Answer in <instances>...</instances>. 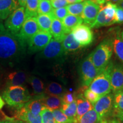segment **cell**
<instances>
[{"label": "cell", "mask_w": 123, "mask_h": 123, "mask_svg": "<svg viewBox=\"0 0 123 123\" xmlns=\"http://www.w3.org/2000/svg\"><path fill=\"white\" fill-rule=\"evenodd\" d=\"M88 1V0H81V1Z\"/></svg>", "instance_id": "9f6ffc18"}, {"label": "cell", "mask_w": 123, "mask_h": 123, "mask_svg": "<svg viewBox=\"0 0 123 123\" xmlns=\"http://www.w3.org/2000/svg\"></svg>", "instance_id": "91938a15"}, {"label": "cell", "mask_w": 123, "mask_h": 123, "mask_svg": "<svg viewBox=\"0 0 123 123\" xmlns=\"http://www.w3.org/2000/svg\"><path fill=\"white\" fill-rule=\"evenodd\" d=\"M111 91L113 94L123 90V65L116 64L112 67L111 73Z\"/></svg>", "instance_id": "4fadbf2b"}, {"label": "cell", "mask_w": 123, "mask_h": 123, "mask_svg": "<svg viewBox=\"0 0 123 123\" xmlns=\"http://www.w3.org/2000/svg\"><path fill=\"white\" fill-rule=\"evenodd\" d=\"M29 81L33 88L34 98H40L44 95V87L43 81L37 77L32 76L29 78Z\"/></svg>", "instance_id": "603a6c76"}, {"label": "cell", "mask_w": 123, "mask_h": 123, "mask_svg": "<svg viewBox=\"0 0 123 123\" xmlns=\"http://www.w3.org/2000/svg\"><path fill=\"white\" fill-rule=\"evenodd\" d=\"M54 117L56 121V123H74L73 120L69 119L64 114L63 112L60 109L52 110Z\"/></svg>", "instance_id": "e575fe53"}, {"label": "cell", "mask_w": 123, "mask_h": 123, "mask_svg": "<svg viewBox=\"0 0 123 123\" xmlns=\"http://www.w3.org/2000/svg\"><path fill=\"white\" fill-rule=\"evenodd\" d=\"M65 90L61 84L56 82L49 83L44 89V94L62 97L65 93Z\"/></svg>", "instance_id": "d4e9b609"}, {"label": "cell", "mask_w": 123, "mask_h": 123, "mask_svg": "<svg viewBox=\"0 0 123 123\" xmlns=\"http://www.w3.org/2000/svg\"><path fill=\"white\" fill-rule=\"evenodd\" d=\"M112 41V47L116 56L123 63V41L119 32H117Z\"/></svg>", "instance_id": "4316f807"}, {"label": "cell", "mask_w": 123, "mask_h": 123, "mask_svg": "<svg viewBox=\"0 0 123 123\" xmlns=\"http://www.w3.org/2000/svg\"><path fill=\"white\" fill-rule=\"evenodd\" d=\"M117 5L119 6L120 7H121V8L123 9V1H121V2L119 3V4H118Z\"/></svg>", "instance_id": "f5cc1de1"}, {"label": "cell", "mask_w": 123, "mask_h": 123, "mask_svg": "<svg viewBox=\"0 0 123 123\" xmlns=\"http://www.w3.org/2000/svg\"><path fill=\"white\" fill-rule=\"evenodd\" d=\"M17 0H0V19H6L18 8Z\"/></svg>", "instance_id": "9a60e30c"}, {"label": "cell", "mask_w": 123, "mask_h": 123, "mask_svg": "<svg viewBox=\"0 0 123 123\" xmlns=\"http://www.w3.org/2000/svg\"><path fill=\"white\" fill-rule=\"evenodd\" d=\"M63 104H68L76 100V96L74 93L70 92H67L64 93L62 96Z\"/></svg>", "instance_id": "f35d334b"}, {"label": "cell", "mask_w": 123, "mask_h": 123, "mask_svg": "<svg viewBox=\"0 0 123 123\" xmlns=\"http://www.w3.org/2000/svg\"><path fill=\"white\" fill-rule=\"evenodd\" d=\"M102 6L106 17L115 21V14H116V9L117 6V4L111 2H108L105 5H103Z\"/></svg>", "instance_id": "d6a6232c"}, {"label": "cell", "mask_w": 123, "mask_h": 123, "mask_svg": "<svg viewBox=\"0 0 123 123\" xmlns=\"http://www.w3.org/2000/svg\"><path fill=\"white\" fill-rule=\"evenodd\" d=\"M5 29V26L2 24V20L0 19V33H1V32H2V31H4Z\"/></svg>", "instance_id": "c3c4849f"}, {"label": "cell", "mask_w": 123, "mask_h": 123, "mask_svg": "<svg viewBox=\"0 0 123 123\" xmlns=\"http://www.w3.org/2000/svg\"><path fill=\"white\" fill-rule=\"evenodd\" d=\"M66 53L62 42L51 39L43 50L37 55L36 59L38 62L61 61L64 58Z\"/></svg>", "instance_id": "5b68a950"}, {"label": "cell", "mask_w": 123, "mask_h": 123, "mask_svg": "<svg viewBox=\"0 0 123 123\" xmlns=\"http://www.w3.org/2000/svg\"><path fill=\"white\" fill-rule=\"evenodd\" d=\"M52 19L53 17L51 14H38L37 20L39 30L50 32Z\"/></svg>", "instance_id": "484cf974"}, {"label": "cell", "mask_w": 123, "mask_h": 123, "mask_svg": "<svg viewBox=\"0 0 123 123\" xmlns=\"http://www.w3.org/2000/svg\"><path fill=\"white\" fill-rule=\"evenodd\" d=\"M13 123H27L25 121H24L22 120H15L13 119Z\"/></svg>", "instance_id": "816d5d0a"}, {"label": "cell", "mask_w": 123, "mask_h": 123, "mask_svg": "<svg viewBox=\"0 0 123 123\" xmlns=\"http://www.w3.org/2000/svg\"><path fill=\"white\" fill-rule=\"evenodd\" d=\"M27 43L5 29L0 33V65L13 67L25 58Z\"/></svg>", "instance_id": "6da1fadb"}, {"label": "cell", "mask_w": 123, "mask_h": 123, "mask_svg": "<svg viewBox=\"0 0 123 123\" xmlns=\"http://www.w3.org/2000/svg\"><path fill=\"white\" fill-rule=\"evenodd\" d=\"M37 98L40 99L44 107L51 111L60 109L63 104L62 99L61 96L44 94L43 96Z\"/></svg>", "instance_id": "2e32d148"}, {"label": "cell", "mask_w": 123, "mask_h": 123, "mask_svg": "<svg viewBox=\"0 0 123 123\" xmlns=\"http://www.w3.org/2000/svg\"><path fill=\"white\" fill-rule=\"evenodd\" d=\"M39 31L37 18L30 17L26 19L18 35L21 39L27 43L29 40Z\"/></svg>", "instance_id": "8fae6325"}, {"label": "cell", "mask_w": 123, "mask_h": 123, "mask_svg": "<svg viewBox=\"0 0 123 123\" xmlns=\"http://www.w3.org/2000/svg\"><path fill=\"white\" fill-rule=\"evenodd\" d=\"M2 98L9 105L17 109L31 99L28 90L22 86L7 87L3 93Z\"/></svg>", "instance_id": "3957f363"}, {"label": "cell", "mask_w": 123, "mask_h": 123, "mask_svg": "<svg viewBox=\"0 0 123 123\" xmlns=\"http://www.w3.org/2000/svg\"><path fill=\"white\" fill-rule=\"evenodd\" d=\"M44 1H46V0H44Z\"/></svg>", "instance_id": "680465c9"}, {"label": "cell", "mask_w": 123, "mask_h": 123, "mask_svg": "<svg viewBox=\"0 0 123 123\" xmlns=\"http://www.w3.org/2000/svg\"><path fill=\"white\" fill-rule=\"evenodd\" d=\"M83 22L80 17L71 14H67L62 21L66 34L71 33L75 27Z\"/></svg>", "instance_id": "d6986e66"}, {"label": "cell", "mask_w": 123, "mask_h": 123, "mask_svg": "<svg viewBox=\"0 0 123 123\" xmlns=\"http://www.w3.org/2000/svg\"><path fill=\"white\" fill-rule=\"evenodd\" d=\"M79 74L81 83L84 87H89L92 80L99 74L92 63L91 54L84 58L80 64Z\"/></svg>", "instance_id": "52a82bcc"}, {"label": "cell", "mask_w": 123, "mask_h": 123, "mask_svg": "<svg viewBox=\"0 0 123 123\" xmlns=\"http://www.w3.org/2000/svg\"><path fill=\"white\" fill-rule=\"evenodd\" d=\"M121 1H123V0H106V1H108V2H111L112 3H114V4L116 3L117 5L119 4Z\"/></svg>", "instance_id": "681fc988"}, {"label": "cell", "mask_w": 123, "mask_h": 123, "mask_svg": "<svg viewBox=\"0 0 123 123\" xmlns=\"http://www.w3.org/2000/svg\"><path fill=\"white\" fill-rule=\"evenodd\" d=\"M99 123H116L115 122L114 120H108V119H105V120H103L100 121Z\"/></svg>", "instance_id": "bcb514c9"}, {"label": "cell", "mask_w": 123, "mask_h": 123, "mask_svg": "<svg viewBox=\"0 0 123 123\" xmlns=\"http://www.w3.org/2000/svg\"><path fill=\"white\" fill-rule=\"evenodd\" d=\"M90 1L100 6L104 5L106 2V0H90Z\"/></svg>", "instance_id": "7bdbcfd3"}, {"label": "cell", "mask_w": 123, "mask_h": 123, "mask_svg": "<svg viewBox=\"0 0 123 123\" xmlns=\"http://www.w3.org/2000/svg\"><path fill=\"white\" fill-rule=\"evenodd\" d=\"M98 114L95 111L92 110L81 116L76 123H99Z\"/></svg>", "instance_id": "f546056e"}, {"label": "cell", "mask_w": 123, "mask_h": 123, "mask_svg": "<svg viewBox=\"0 0 123 123\" xmlns=\"http://www.w3.org/2000/svg\"><path fill=\"white\" fill-rule=\"evenodd\" d=\"M50 2L52 7H53L54 9L64 7L66 6L68 4L67 0H51Z\"/></svg>", "instance_id": "60d3db41"}, {"label": "cell", "mask_w": 123, "mask_h": 123, "mask_svg": "<svg viewBox=\"0 0 123 123\" xmlns=\"http://www.w3.org/2000/svg\"><path fill=\"white\" fill-rule=\"evenodd\" d=\"M15 119L25 121L27 123H42L41 115L35 116L27 111L24 107L17 109Z\"/></svg>", "instance_id": "ac0fdd59"}, {"label": "cell", "mask_w": 123, "mask_h": 123, "mask_svg": "<svg viewBox=\"0 0 123 123\" xmlns=\"http://www.w3.org/2000/svg\"><path fill=\"white\" fill-rule=\"evenodd\" d=\"M115 24H123V9L117 5L115 17Z\"/></svg>", "instance_id": "ab89813d"}, {"label": "cell", "mask_w": 123, "mask_h": 123, "mask_svg": "<svg viewBox=\"0 0 123 123\" xmlns=\"http://www.w3.org/2000/svg\"><path fill=\"white\" fill-rule=\"evenodd\" d=\"M50 33L54 39L62 42L66 34L62 23L59 19L53 18L50 28Z\"/></svg>", "instance_id": "ffe728a7"}, {"label": "cell", "mask_w": 123, "mask_h": 123, "mask_svg": "<svg viewBox=\"0 0 123 123\" xmlns=\"http://www.w3.org/2000/svg\"><path fill=\"white\" fill-rule=\"evenodd\" d=\"M76 102L77 108L75 123L81 116L93 109V105L84 98L82 93H79L76 96Z\"/></svg>", "instance_id": "5bb4252c"}, {"label": "cell", "mask_w": 123, "mask_h": 123, "mask_svg": "<svg viewBox=\"0 0 123 123\" xmlns=\"http://www.w3.org/2000/svg\"><path fill=\"white\" fill-rule=\"evenodd\" d=\"M74 38L81 47L90 45L93 41V34L90 26L86 25H80L72 31Z\"/></svg>", "instance_id": "30bf717a"}, {"label": "cell", "mask_w": 123, "mask_h": 123, "mask_svg": "<svg viewBox=\"0 0 123 123\" xmlns=\"http://www.w3.org/2000/svg\"><path fill=\"white\" fill-rule=\"evenodd\" d=\"M51 39L52 35L50 32L39 30L27 42V52L29 54H33L41 51Z\"/></svg>", "instance_id": "ba28073f"}, {"label": "cell", "mask_w": 123, "mask_h": 123, "mask_svg": "<svg viewBox=\"0 0 123 123\" xmlns=\"http://www.w3.org/2000/svg\"><path fill=\"white\" fill-rule=\"evenodd\" d=\"M42 123H56L54 117L53 112L47 108L44 107L41 113Z\"/></svg>", "instance_id": "d590c367"}, {"label": "cell", "mask_w": 123, "mask_h": 123, "mask_svg": "<svg viewBox=\"0 0 123 123\" xmlns=\"http://www.w3.org/2000/svg\"><path fill=\"white\" fill-rule=\"evenodd\" d=\"M112 116L115 119H117L120 121H123V111L119 112H117L116 113H114V114L112 115Z\"/></svg>", "instance_id": "b9f144b4"}, {"label": "cell", "mask_w": 123, "mask_h": 123, "mask_svg": "<svg viewBox=\"0 0 123 123\" xmlns=\"http://www.w3.org/2000/svg\"><path fill=\"white\" fill-rule=\"evenodd\" d=\"M115 24L113 20L108 19L104 14L102 5L100 6V10L97 15L96 21L92 26V28H99L103 26H108Z\"/></svg>", "instance_id": "cb8c5ba5"}, {"label": "cell", "mask_w": 123, "mask_h": 123, "mask_svg": "<svg viewBox=\"0 0 123 123\" xmlns=\"http://www.w3.org/2000/svg\"><path fill=\"white\" fill-rule=\"evenodd\" d=\"M25 20V10L24 7H20L17 9L7 18L4 26L9 31L14 34H17Z\"/></svg>", "instance_id": "9c48e42d"}, {"label": "cell", "mask_w": 123, "mask_h": 123, "mask_svg": "<svg viewBox=\"0 0 123 123\" xmlns=\"http://www.w3.org/2000/svg\"><path fill=\"white\" fill-rule=\"evenodd\" d=\"M113 94L110 93L101 96L93 105V110L98 114L100 121L107 119L112 115Z\"/></svg>", "instance_id": "8992f818"}, {"label": "cell", "mask_w": 123, "mask_h": 123, "mask_svg": "<svg viewBox=\"0 0 123 123\" xmlns=\"http://www.w3.org/2000/svg\"><path fill=\"white\" fill-rule=\"evenodd\" d=\"M26 110L35 116L41 115V112L45 107L39 99L34 98L31 99L23 106Z\"/></svg>", "instance_id": "44dd1931"}, {"label": "cell", "mask_w": 123, "mask_h": 123, "mask_svg": "<svg viewBox=\"0 0 123 123\" xmlns=\"http://www.w3.org/2000/svg\"><path fill=\"white\" fill-rule=\"evenodd\" d=\"M27 80V75L22 71H14L9 74L6 79L7 87L22 86Z\"/></svg>", "instance_id": "e0dca14e"}, {"label": "cell", "mask_w": 123, "mask_h": 123, "mask_svg": "<svg viewBox=\"0 0 123 123\" xmlns=\"http://www.w3.org/2000/svg\"><path fill=\"white\" fill-rule=\"evenodd\" d=\"M114 120L115 122L116 123H123V121H120V120H118L117 119H113Z\"/></svg>", "instance_id": "db71d44e"}, {"label": "cell", "mask_w": 123, "mask_h": 123, "mask_svg": "<svg viewBox=\"0 0 123 123\" xmlns=\"http://www.w3.org/2000/svg\"><path fill=\"white\" fill-rule=\"evenodd\" d=\"M39 0H27L25 10L26 19L30 17H35L38 15V9Z\"/></svg>", "instance_id": "83f0119b"}, {"label": "cell", "mask_w": 123, "mask_h": 123, "mask_svg": "<svg viewBox=\"0 0 123 123\" xmlns=\"http://www.w3.org/2000/svg\"><path fill=\"white\" fill-rule=\"evenodd\" d=\"M67 2L68 4H75V3H78V2H81V0H67Z\"/></svg>", "instance_id": "7dc6e473"}, {"label": "cell", "mask_w": 123, "mask_h": 123, "mask_svg": "<svg viewBox=\"0 0 123 123\" xmlns=\"http://www.w3.org/2000/svg\"><path fill=\"white\" fill-rule=\"evenodd\" d=\"M120 37H121V39H122L123 41V31L120 33Z\"/></svg>", "instance_id": "11a10c76"}, {"label": "cell", "mask_w": 123, "mask_h": 123, "mask_svg": "<svg viewBox=\"0 0 123 123\" xmlns=\"http://www.w3.org/2000/svg\"><path fill=\"white\" fill-rule=\"evenodd\" d=\"M113 53L112 39H105L101 42L91 54V59L95 67L100 74L105 70Z\"/></svg>", "instance_id": "7a4b0ae2"}, {"label": "cell", "mask_w": 123, "mask_h": 123, "mask_svg": "<svg viewBox=\"0 0 123 123\" xmlns=\"http://www.w3.org/2000/svg\"><path fill=\"white\" fill-rule=\"evenodd\" d=\"M5 104V102L3 100V99H2L1 96H0V110L3 107V106Z\"/></svg>", "instance_id": "f907efd6"}, {"label": "cell", "mask_w": 123, "mask_h": 123, "mask_svg": "<svg viewBox=\"0 0 123 123\" xmlns=\"http://www.w3.org/2000/svg\"><path fill=\"white\" fill-rule=\"evenodd\" d=\"M113 64L110 63L103 71L99 74L89 86V89L100 97L111 92V73Z\"/></svg>", "instance_id": "277c9868"}, {"label": "cell", "mask_w": 123, "mask_h": 123, "mask_svg": "<svg viewBox=\"0 0 123 123\" xmlns=\"http://www.w3.org/2000/svg\"><path fill=\"white\" fill-rule=\"evenodd\" d=\"M53 10V7L50 1L39 0L38 9V14H51Z\"/></svg>", "instance_id": "836d02e7"}, {"label": "cell", "mask_w": 123, "mask_h": 123, "mask_svg": "<svg viewBox=\"0 0 123 123\" xmlns=\"http://www.w3.org/2000/svg\"><path fill=\"white\" fill-rule=\"evenodd\" d=\"M17 1L19 5L21 6V7H24L25 6H26L27 0H17Z\"/></svg>", "instance_id": "f6af8a7d"}, {"label": "cell", "mask_w": 123, "mask_h": 123, "mask_svg": "<svg viewBox=\"0 0 123 123\" xmlns=\"http://www.w3.org/2000/svg\"><path fill=\"white\" fill-rule=\"evenodd\" d=\"M76 102L75 100L68 104H62L61 110L66 116L68 117L69 119L73 120L74 122H75L76 116Z\"/></svg>", "instance_id": "f1b7e54d"}, {"label": "cell", "mask_w": 123, "mask_h": 123, "mask_svg": "<svg viewBox=\"0 0 123 123\" xmlns=\"http://www.w3.org/2000/svg\"><path fill=\"white\" fill-rule=\"evenodd\" d=\"M62 43L64 50L66 53L74 51L81 47L79 43L74 38L73 34L71 33L67 34L65 35L62 41Z\"/></svg>", "instance_id": "7402d4cb"}, {"label": "cell", "mask_w": 123, "mask_h": 123, "mask_svg": "<svg viewBox=\"0 0 123 123\" xmlns=\"http://www.w3.org/2000/svg\"><path fill=\"white\" fill-rule=\"evenodd\" d=\"M0 123H13V119L8 118L3 120H0Z\"/></svg>", "instance_id": "ee69618b"}, {"label": "cell", "mask_w": 123, "mask_h": 123, "mask_svg": "<svg viewBox=\"0 0 123 123\" xmlns=\"http://www.w3.org/2000/svg\"><path fill=\"white\" fill-rule=\"evenodd\" d=\"M122 111H123V91H121L113 94L112 115Z\"/></svg>", "instance_id": "4dcf8cb0"}, {"label": "cell", "mask_w": 123, "mask_h": 123, "mask_svg": "<svg viewBox=\"0 0 123 123\" xmlns=\"http://www.w3.org/2000/svg\"><path fill=\"white\" fill-rule=\"evenodd\" d=\"M67 14H68V12H67L66 7L53 9L51 13L53 19V18H56V19H59L61 22Z\"/></svg>", "instance_id": "8d00e7d4"}, {"label": "cell", "mask_w": 123, "mask_h": 123, "mask_svg": "<svg viewBox=\"0 0 123 123\" xmlns=\"http://www.w3.org/2000/svg\"><path fill=\"white\" fill-rule=\"evenodd\" d=\"M84 97L87 100H88L92 105H94V104L100 98L98 94L95 93V92L92 91L89 88H86L84 91Z\"/></svg>", "instance_id": "74e56055"}, {"label": "cell", "mask_w": 123, "mask_h": 123, "mask_svg": "<svg viewBox=\"0 0 123 123\" xmlns=\"http://www.w3.org/2000/svg\"></svg>", "instance_id": "6f0895ef"}, {"label": "cell", "mask_w": 123, "mask_h": 123, "mask_svg": "<svg viewBox=\"0 0 123 123\" xmlns=\"http://www.w3.org/2000/svg\"><path fill=\"white\" fill-rule=\"evenodd\" d=\"M84 6V2H78L75 4H70L66 6L67 12L70 14L76 15V16H81L83 12Z\"/></svg>", "instance_id": "1f68e13d"}, {"label": "cell", "mask_w": 123, "mask_h": 123, "mask_svg": "<svg viewBox=\"0 0 123 123\" xmlns=\"http://www.w3.org/2000/svg\"><path fill=\"white\" fill-rule=\"evenodd\" d=\"M84 2V9L81 18L86 25L92 27L99 12L100 5L95 4L90 0L86 1Z\"/></svg>", "instance_id": "7c38bea8"}]
</instances>
